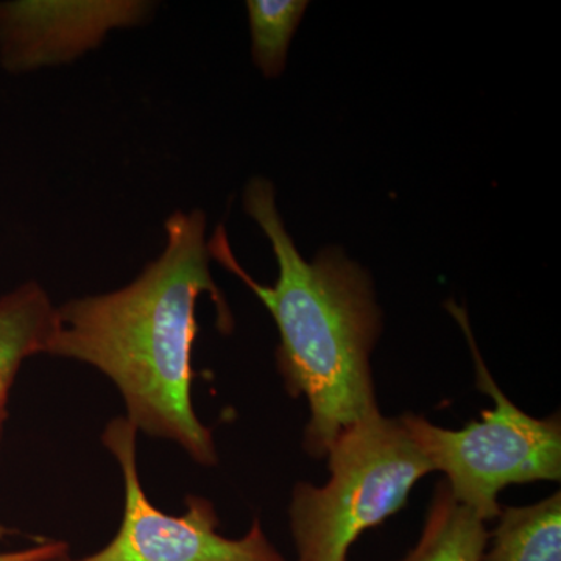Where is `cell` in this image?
Here are the masks:
<instances>
[{"mask_svg":"<svg viewBox=\"0 0 561 561\" xmlns=\"http://www.w3.org/2000/svg\"><path fill=\"white\" fill-rule=\"evenodd\" d=\"M27 561H72V559H70L68 542L49 541L46 551Z\"/></svg>","mask_w":561,"mask_h":561,"instance_id":"11","label":"cell"},{"mask_svg":"<svg viewBox=\"0 0 561 561\" xmlns=\"http://www.w3.org/2000/svg\"><path fill=\"white\" fill-rule=\"evenodd\" d=\"M243 208L272 243L279 276L262 286L236 261L224 227L210 238V256L241 278L271 311L279 331L278 370L291 397L311 405L305 448L324 457L343 431L378 413L370 353L381 332V311L359 265L339 250L302 260L276 209L271 181L254 179Z\"/></svg>","mask_w":561,"mask_h":561,"instance_id":"2","label":"cell"},{"mask_svg":"<svg viewBox=\"0 0 561 561\" xmlns=\"http://www.w3.org/2000/svg\"><path fill=\"white\" fill-rule=\"evenodd\" d=\"M151 3L0 2V62L9 72L61 65L94 49L110 31L146 20Z\"/></svg>","mask_w":561,"mask_h":561,"instance_id":"6","label":"cell"},{"mask_svg":"<svg viewBox=\"0 0 561 561\" xmlns=\"http://www.w3.org/2000/svg\"><path fill=\"white\" fill-rule=\"evenodd\" d=\"M308 9L305 0H249L253 60L265 77H276L286 66L291 36Z\"/></svg>","mask_w":561,"mask_h":561,"instance_id":"10","label":"cell"},{"mask_svg":"<svg viewBox=\"0 0 561 561\" xmlns=\"http://www.w3.org/2000/svg\"><path fill=\"white\" fill-rule=\"evenodd\" d=\"M49 541L39 540L31 548L20 549V551L0 552V561H27L35 559L39 553L46 551Z\"/></svg>","mask_w":561,"mask_h":561,"instance_id":"12","label":"cell"},{"mask_svg":"<svg viewBox=\"0 0 561 561\" xmlns=\"http://www.w3.org/2000/svg\"><path fill=\"white\" fill-rule=\"evenodd\" d=\"M490 534L485 522L440 483L419 545L401 561H482Z\"/></svg>","mask_w":561,"mask_h":561,"instance_id":"8","label":"cell"},{"mask_svg":"<svg viewBox=\"0 0 561 561\" xmlns=\"http://www.w3.org/2000/svg\"><path fill=\"white\" fill-rule=\"evenodd\" d=\"M482 561H561V494L527 507H508L490 535Z\"/></svg>","mask_w":561,"mask_h":561,"instance_id":"9","label":"cell"},{"mask_svg":"<svg viewBox=\"0 0 561 561\" xmlns=\"http://www.w3.org/2000/svg\"><path fill=\"white\" fill-rule=\"evenodd\" d=\"M102 443L124 476V518L119 531L101 551L72 561H286L254 522L239 540L219 534L213 502L186 497L184 515L172 516L154 507L138 472V430L127 416L106 424Z\"/></svg>","mask_w":561,"mask_h":561,"instance_id":"5","label":"cell"},{"mask_svg":"<svg viewBox=\"0 0 561 561\" xmlns=\"http://www.w3.org/2000/svg\"><path fill=\"white\" fill-rule=\"evenodd\" d=\"M165 232L160 257L128 286L57 308L46 354L98 368L119 390L138 432L176 443L192 460L214 467L213 432L192 402L197 298L208 291L221 320L230 323V313L210 276L205 214L176 210Z\"/></svg>","mask_w":561,"mask_h":561,"instance_id":"1","label":"cell"},{"mask_svg":"<svg viewBox=\"0 0 561 561\" xmlns=\"http://www.w3.org/2000/svg\"><path fill=\"white\" fill-rule=\"evenodd\" d=\"M18 531L14 529H10V527L3 526V524H0V540L2 538L11 537V535H16Z\"/></svg>","mask_w":561,"mask_h":561,"instance_id":"13","label":"cell"},{"mask_svg":"<svg viewBox=\"0 0 561 561\" xmlns=\"http://www.w3.org/2000/svg\"><path fill=\"white\" fill-rule=\"evenodd\" d=\"M57 328V308L36 280L0 297V446L9 421L10 393L25 360L46 354Z\"/></svg>","mask_w":561,"mask_h":561,"instance_id":"7","label":"cell"},{"mask_svg":"<svg viewBox=\"0 0 561 561\" xmlns=\"http://www.w3.org/2000/svg\"><path fill=\"white\" fill-rule=\"evenodd\" d=\"M327 485L298 483L290 504L298 561H346L362 531L404 507L432 470L400 420L381 413L343 431L330 451Z\"/></svg>","mask_w":561,"mask_h":561,"instance_id":"3","label":"cell"},{"mask_svg":"<svg viewBox=\"0 0 561 561\" xmlns=\"http://www.w3.org/2000/svg\"><path fill=\"white\" fill-rule=\"evenodd\" d=\"M448 309L470 342L479 389L490 394L494 409L483 411L481 421H471L460 431L443 430L415 415L401 421L432 470L445 472L453 496L489 522L500 516L497 494L504 486L560 481V420L534 419L512 404L476 348L467 313L454 302H448Z\"/></svg>","mask_w":561,"mask_h":561,"instance_id":"4","label":"cell"}]
</instances>
